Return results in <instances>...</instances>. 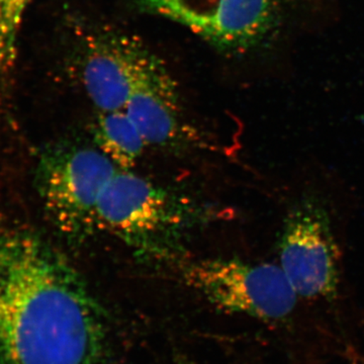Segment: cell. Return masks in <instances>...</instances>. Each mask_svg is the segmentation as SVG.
<instances>
[{
  "label": "cell",
  "mask_w": 364,
  "mask_h": 364,
  "mask_svg": "<svg viewBox=\"0 0 364 364\" xmlns=\"http://www.w3.org/2000/svg\"><path fill=\"white\" fill-rule=\"evenodd\" d=\"M107 345L78 270L37 232L0 221V364H102Z\"/></svg>",
  "instance_id": "1"
},
{
  "label": "cell",
  "mask_w": 364,
  "mask_h": 364,
  "mask_svg": "<svg viewBox=\"0 0 364 364\" xmlns=\"http://www.w3.org/2000/svg\"><path fill=\"white\" fill-rule=\"evenodd\" d=\"M174 273L222 312L248 318L291 364H338L350 355L306 310L279 265L171 256Z\"/></svg>",
  "instance_id": "2"
},
{
  "label": "cell",
  "mask_w": 364,
  "mask_h": 364,
  "mask_svg": "<svg viewBox=\"0 0 364 364\" xmlns=\"http://www.w3.org/2000/svg\"><path fill=\"white\" fill-rule=\"evenodd\" d=\"M195 208L130 170L119 169L100 196L97 229L168 258L169 245L196 222Z\"/></svg>",
  "instance_id": "3"
},
{
  "label": "cell",
  "mask_w": 364,
  "mask_h": 364,
  "mask_svg": "<svg viewBox=\"0 0 364 364\" xmlns=\"http://www.w3.org/2000/svg\"><path fill=\"white\" fill-rule=\"evenodd\" d=\"M119 169L98 148L63 144L41 155L37 188L58 231L74 241L97 231L100 196Z\"/></svg>",
  "instance_id": "4"
},
{
  "label": "cell",
  "mask_w": 364,
  "mask_h": 364,
  "mask_svg": "<svg viewBox=\"0 0 364 364\" xmlns=\"http://www.w3.org/2000/svg\"><path fill=\"white\" fill-rule=\"evenodd\" d=\"M144 9L181 23L223 49H243L274 25L279 0H140Z\"/></svg>",
  "instance_id": "5"
},
{
  "label": "cell",
  "mask_w": 364,
  "mask_h": 364,
  "mask_svg": "<svg viewBox=\"0 0 364 364\" xmlns=\"http://www.w3.org/2000/svg\"><path fill=\"white\" fill-rule=\"evenodd\" d=\"M166 74L160 60L140 43L112 36L87 50L81 80L98 112H107L126 109L136 90Z\"/></svg>",
  "instance_id": "6"
},
{
  "label": "cell",
  "mask_w": 364,
  "mask_h": 364,
  "mask_svg": "<svg viewBox=\"0 0 364 364\" xmlns=\"http://www.w3.org/2000/svg\"><path fill=\"white\" fill-rule=\"evenodd\" d=\"M176 88L169 74L136 91L124 111L147 146H171L186 141L189 130L179 112Z\"/></svg>",
  "instance_id": "7"
},
{
  "label": "cell",
  "mask_w": 364,
  "mask_h": 364,
  "mask_svg": "<svg viewBox=\"0 0 364 364\" xmlns=\"http://www.w3.org/2000/svg\"><path fill=\"white\" fill-rule=\"evenodd\" d=\"M95 136L98 149L119 169L130 170L147 147L140 131L124 109L100 112Z\"/></svg>",
  "instance_id": "8"
},
{
  "label": "cell",
  "mask_w": 364,
  "mask_h": 364,
  "mask_svg": "<svg viewBox=\"0 0 364 364\" xmlns=\"http://www.w3.org/2000/svg\"><path fill=\"white\" fill-rule=\"evenodd\" d=\"M33 0H0V78L16 65L21 23Z\"/></svg>",
  "instance_id": "9"
},
{
  "label": "cell",
  "mask_w": 364,
  "mask_h": 364,
  "mask_svg": "<svg viewBox=\"0 0 364 364\" xmlns=\"http://www.w3.org/2000/svg\"><path fill=\"white\" fill-rule=\"evenodd\" d=\"M265 364H291L287 363V359L282 358V355L275 350L272 352V356H270V360L267 361ZM345 364H364V347L358 352L356 355L346 361Z\"/></svg>",
  "instance_id": "10"
}]
</instances>
